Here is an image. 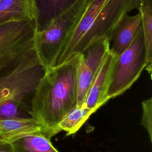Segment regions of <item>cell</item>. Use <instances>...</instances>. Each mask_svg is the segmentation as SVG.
<instances>
[{
	"label": "cell",
	"mask_w": 152,
	"mask_h": 152,
	"mask_svg": "<svg viewBox=\"0 0 152 152\" xmlns=\"http://www.w3.org/2000/svg\"><path fill=\"white\" fill-rule=\"evenodd\" d=\"M78 56L60 65L46 68L33 94L30 114L50 139L63 118L77 106Z\"/></svg>",
	"instance_id": "6da1fadb"
},
{
	"label": "cell",
	"mask_w": 152,
	"mask_h": 152,
	"mask_svg": "<svg viewBox=\"0 0 152 152\" xmlns=\"http://www.w3.org/2000/svg\"><path fill=\"white\" fill-rule=\"evenodd\" d=\"M46 69L34 49L15 69L0 77V104L14 102L30 110L35 90Z\"/></svg>",
	"instance_id": "7a4b0ae2"
},
{
	"label": "cell",
	"mask_w": 152,
	"mask_h": 152,
	"mask_svg": "<svg viewBox=\"0 0 152 152\" xmlns=\"http://www.w3.org/2000/svg\"><path fill=\"white\" fill-rule=\"evenodd\" d=\"M87 2V0H78L43 31L35 34L34 49L46 68L55 66L58 54L78 22Z\"/></svg>",
	"instance_id": "3957f363"
},
{
	"label": "cell",
	"mask_w": 152,
	"mask_h": 152,
	"mask_svg": "<svg viewBox=\"0 0 152 152\" xmlns=\"http://www.w3.org/2000/svg\"><path fill=\"white\" fill-rule=\"evenodd\" d=\"M147 66L142 26L129 46L116 57L107 91L109 100L122 94L138 79Z\"/></svg>",
	"instance_id": "277c9868"
},
{
	"label": "cell",
	"mask_w": 152,
	"mask_h": 152,
	"mask_svg": "<svg viewBox=\"0 0 152 152\" xmlns=\"http://www.w3.org/2000/svg\"><path fill=\"white\" fill-rule=\"evenodd\" d=\"M35 34L33 20L0 26V77L15 69L34 49Z\"/></svg>",
	"instance_id": "5b68a950"
},
{
	"label": "cell",
	"mask_w": 152,
	"mask_h": 152,
	"mask_svg": "<svg viewBox=\"0 0 152 152\" xmlns=\"http://www.w3.org/2000/svg\"><path fill=\"white\" fill-rule=\"evenodd\" d=\"M140 0H107L90 29L78 45L74 57L99 39L106 38L109 40L114 28L121 18L130 11L138 10Z\"/></svg>",
	"instance_id": "8992f818"
},
{
	"label": "cell",
	"mask_w": 152,
	"mask_h": 152,
	"mask_svg": "<svg viewBox=\"0 0 152 152\" xmlns=\"http://www.w3.org/2000/svg\"><path fill=\"white\" fill-rule=\"evenodd\" d=\"M109 48V40L102 38L91 43L78 55L77 105L84 103L90 87Z\"/></svg>",
	"instance_id": "52a82bcc"
},
{
	"label": "cell",
	"mask_w": 152,
	"mask_h": 152,
	"mask_svg": "<svg viewBox=\"0 0 152 152\" xmlns=\"http://www.w3.org/2000/svg\"><path fill=\"white\" fill-rule=\"evenodd\" d=\"M106 1L87 0L86 7L78 22L58 54L54 66L65 63L74 57L75 49L90 29L100 10Z\"/></svg>",
	"instance_id": "ba28073f"
},
{
	"label": "cell",
	"mask_w": 152,
	"mask_h": 152,
	"mask_svg": "<svg viewBox=\"0 0 152 152\" xmlns=\"http://www.w3.org/2000/svg\"><path fill=\"white\" fill-rule=\"evenodd\" d=\"M116 57L109 51L107 53L88 90L84 104L94 112L109 100L107 91Z\"/></svg>",
	"instance_id": "9c48e42d"
},
{
	"label": "cell",
	"mask_w": 152,
	"mask_h": 152,
	"mask_svg": "<svg viewBox=\"0 0 152 152\" xmlns=\"http://www.w3.org/2000/svg\"><path fill=\"white\" fill-rule=\"evenodd\" d=\"M78 0H30L36 33L46 29Z\"/></svg>",
	"instance_id": "30bf717a"
},
{
	"label": "cell",
	"mask_w": 152,
	"mask_h": 152,
	"mask_svg": "<svg viewBox=\"0 0 152 152\" xmlns=\"http://www.w3.org/2000/svg\"><path fill=\"white\" fill-rule=\"evenodd\" d=\"M141 26L140 14H125L114 28L109 40V52L117 56L127 49L132 42Z\"/></svg>",
	"instance_id": "8fae6325"
},
{
	"label": "cell",
	"mask_w": 152,
	"mask_h": 152,
	"mask_svg": "<svg viewBox=\"0 0 152 152\" xmlns=\"http://www.w3.org/2000/svg\"><path fill=\"white\" fill-rule=\"evenodd\" d=\"M39 133L45 134L42 126L31 117L0 119V141L2 143L10 144L24 137Z\"/></svg>",
	"instance_id": "7c38bea8"
},
{
	"label": "cell",
	"mask_w": 152,
	"mask_h": 152,
	"mask_svg": "<svg viewBox=\"0 0 152 152\" xmlns=\"http://www.w3.org/2000/svg\"><path fill=\"white\" fill-rule=\"evenodd\" d=\"M24 20H33L30 0H0V26Z\"/></svg>",
	"instance_id": "4fadbf2b"
},
{
	"label": "cell",
	"mask_w": 152,
	"mask_h": 152,
	"mask_svg": "<svg viewBox=\"0 0 152 152\" xmlns=\"http://www.w3.org/2000/svg\"><path fill=\"white\" fill-rule=\"evenodd\" d=\"M138 10L141 18L146 52L147 66L145 69L151 77L152 70V0H140Z\"/></svg>",
	"instance_id": "5bb4252c"
},
{
	"label": "cell",
	"mask_w": 152,
	"mask_h": 152,
	"mask_svg": "<svg viewBox=\"0 0 152 152\" xmlns=\"http://www.w3.org/2000/svg\"><path fill=\"white\" fill-rule=\"evenodd\" d=\"M50 140L39 133L24 137L10 144L14 152H59Z\"/></svg>",
	"instance_id": "9a60e30c"
},
{
	"label": "cell",
	"mask_w": 152,
	"mask_h": 152,
	"mask_svg": "<svg viewBox=\"0 0 152 152\" xmlns=\"http://www.w3.org/2000/svg\"><path fill=\"white\" fill-rule=\"evenodd\" d=\"M94 112L88 109L85 104L77 105L69 112L57 126L58 133L63 131L67 135L76 133Z\"/></svg>",
	"instance_id": "2e32d148"
},
{
	"label": "cell",
	"mask_w": 152,
	"mask_h": 152,
	"mask_svg": "<svg viewBox=\"0 0 152 152\" xmlns=\"http://www.w3.org/2000/svg\"><path fill=\"white\" fill-rule=\"evenodd\" d=\"M142 116L141 125L147 131L150 141H152V98L144 100L141 103Z\"/></svg>",
	"instance_id": "e0dca14e"
},
{
	"label": "cell",
	"mask_w": 152,
	"mask_h": 152,
	"mask_svg": "<svg viewBox=\"0 0 152 152\" xmlns=\"http://www.w3.org/2000/svg\"><path fill=\"white\" fill-rule=\"evenodd\" d=\"M0 152H14L11 144L0 142Z\"/></svg>",
	"instance_id": "ac0fdd59"
},
{
	"label": "cell",
	"mask_w": 152,
	"mask_h": 152,
	"mask_svg": "<svg viewBox=\"0 0 152 152\" xmlns=\"http://www.w3.org/2000/svg\"><path fill=\"white\" fill-rule=\"evenodd\" d=\"M0 142H1V141H0Z\"/></svg>",
	"instance_id": "d6986e66"
}]
</instances>
